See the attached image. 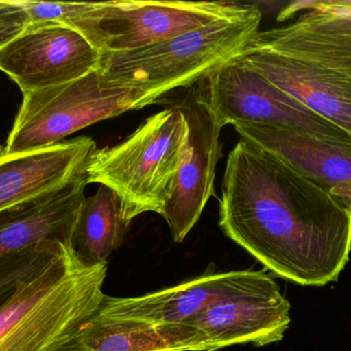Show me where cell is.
Wrapping results in <instances>:
<instances>
[{
    "label": "cell",
    "mask_w": 351,
    "mask_h": 351,
    "mask_svg": "<svg viewBox=\"0 0 351 351\" xmlns=\"http://www.w3.org/2000/svg\"><path fill=\"white\" fill-rule=\"evenodd\" d=\"M262 10L247 3L237 15L131 52L101 53L100 71L149 93L154 102L190 88L247 52L260 32Z\"/></svg>",
    "instance_id": "obj_3"
},
{
    "label": "cell",
    "mask_w": 351,
    "mask_h": 351,
    "mask_svg": "<svg viewBox=\"0 0 351 351\" xmlns=\"http://www.w3.org/2000/svg\"><path fill=\"white\" fill-rule=\"evenodd\" d=\"M58 351H208L191 326L152 324L100 315Z\"/></svg>",
    "instance_id": "obj_17"
},
{
    "label": "cell",
    "mask_w": 351,
    "mask_h": 351,
    "mask_svg": "<svg viewBox=\"0 0 351 351\" xmlns=\"http://www.w3.org/2000/svg\"><path fill=\"white\" fill-rule=\"evenodd\" d=\"M219 227L282 278L337 280L351 252V203L246 139L226 164Z\"/></svg>",
    "instance_id": "obj_1"
},
{
    "label": "cell",
    "mask_w": 351,
    "mask_h": 351,
    "mask_svg": "<svg viewBox=\"0 0 351 351\" xmlns=\"http://www.w3.org/2000/svg\"><path fill=\"white\" fill-rule=\"evenodd\" d=\"M291 305L278 289L221 302L186 324L196 328L208 351L252 343L279 342L291 322Z\"/></svg>",
    "instance_id": "obj_15"
},
{
    "label": "cell",
    "mask_w": 351,
    "mask_h": 351,
    "mask_svg": "<svg viewBox=\"0 0 351 351\" xmlns=\"http://www.w3.org/2000/svg\"><path fill=\"white\" fill-rule=\"evenodd\" d=\"M87 173L66 186L0 211V293L57 243L73 246Z\"/></svg>",
    "instance_id": "obj_8"
},
{
    "label": "cell",
    "mask_w": 351,
    "mask_h": 351,
    "mask_svg": "<svg viewBox=\"0 0 351 351\" xmlns=\"http://www.w3.org/2000/svg\"><path fill=\"white\" fill-rule=\"evenodd\" d=\"M152 104L149 93L100 69L71 83L27 92L1 157L56 145L86 127Z\"/></svg>",
    "instance_id": "obj_5"
},
{
    "label": "cell",
    "mask_w": 351,
    "mask_h": 351,
    "mask_svg": "<svg viewBox=\"0 0 351 351\" xmlns=\"http://www.w3.org/2000/svg\"><path fill=\"white\" fill-rule=\"evenodd\" d=\"M234 127L241 138L272 154L328 192L351 180V141L268 125Z\"/></svg>",
    "instance_id": "obj_16"
},
{
    "label": "cell",
    "mask_w": 351,
    "mask_h": 351,
    "mask_svg": "<svg viewBox=\"0 0 351 351\" xmlns=\"http://www.w3.org/2000/svg\"><path fill=\"white\" fill-rule=\"evenodd\" d=\"M237 1H106L65 22L101 53L131 52L237 15Z\"/></svg>",
    "instance_id": "obj_6"
},
{
    "label": "cell",
    "mask_w": 351,
    "mask_h": 351,
    "mask_svg": "<svg viewBox=\"0 0 351 351\" xmlns=\"http://www.w3.org/2000/svg\"><path fill=\"white\" fill-rule=\"evenodd\" d=\"M108 263L88 265L73 246L47 250L1 295L0 351H58L99 314Z\"/></svg>",
    "instance_id": "obj_2"
},
{
    "label": "cell",
    "mask_w": 351,
    "mask_h": 351,
    "mask_svg": "<svg viewBox=\"0 0 351 351\" xmlns=\"http://www.w3.org/2000/svg\"><path fill=\"white\" fill-rule=\"evenodd\" d=\"M241 57L275 87L351 135L350 77L266 49H248Z\"/></svg>",
    "instance_id": "obj_13"
},
{
    "label": "cell",
    "mask_w": 351,
    "mask_h": 351,
    "mask_svg": "<svg viewBox=\"0 0 351 351\" xmlns=\"http://www.w3.org/2000/svg\"><path fill=\"white\" fill-rule=\"evenodd\" d=\"M199 84L223 128L227 125H268L351 141L349 133L275 87L241 56L226 63Z\"/></svg>",
    "instance_id": "obj_7"
},
{
    "label": "cell",
    "mask_w": 351,
    "mask_h": 351,
    "mask_svg": "<svg viewBox=\"0 0 351 351\" xmlns=\"http://www.w3.org/2000/svg\"><path fill=\"white\" fill-rule=\"evenodd\" d=\"M173 104L186 118L189 135L171 197L161 215L169 227L172 239L182 243L215 195V171L223 149L219 141L223 127L217 123L199 83L189 88L186 95Z\"/></svg>",
    "instance_id": "obj_9"
},
{
    "label": "cell",
    "mask_w": 351,
    "mask_h": 351,
    "mask_svg": "<svg viewBox=\"0 0 351 351\" xmlns=\"http://www.w3.org/2000/svg\"><path fill=\"white\" fill-rule=\"evenodd\" d=\"M97 149L91 137L80 136L28 153L1 157L0 211L58 190L87 173Z\"/></svg>",
    "instance_id": "obj_14"
},
{
    "label": "cell",
    "mask_w": 351,
    "mask_h": 351,
    "mask_svg": "<svg viewBox=\"0 0 351 351\" xmlns=\"http://www.w3.org/2000/svg\"><path fill=\"white\" fill-rule=\"evenodd\" d=\"M129 226L118 195L100 186L82 207L73 234V250L86 264H106L108 256L124 243Z\"/></svg>",
    "instance_id": "obj_18"
},
{
    "label": "cell",
    "mask_w": 351,
    "mask_h": 351,
    "mask_svg": "<svg viewBox=\"0 0 351 351\" xmlns=\"http://www.w3.org/2000/svg\"><path fill=\"white\" fill-rule=\"evenodd\" d=\"M189 126L178 106L147 118L130 136L97 149L87 176L121 200L127 223L145 213L161 215L173 191L188 141Z\"/></svg>",
    "instance_id": "obj_4"
},
{
    "label": "cell",
    "mask_w": 351,
    "mask_h": 351,
    "mask_svg": "<svg viewBox=\"0 0 351 351\" xmlns=\"http://www.w3.org/2000/svg\"><path fill=\"white\" fill-rule=\"evenodd\" d=\"M274 289L278 285L263 271L205 272L138 297L106 295L99 314L145 324L180 326L221 302Z\"/></svg>",
    "instance_id": "obj_10"
},
{
    "label": "cell",
    "mask_w": 351,
    "mask_h": 351,
    "mask_svg": "<svg viewBox=\"0 0 351 351\" xmlns=\"http://www.w3.org/2000/svg\"><path fill=\"white\" fill-rule=\"evenodd\" d=\"M92 3L1 0L0 48L32 28L52 23H65L87 12Z\"/></svg>",
    "instance_id": "obj_19"
},
{
    "label": "cell",
    "mask_w": 351,
    "mask_h": 351,
    "mask_svg": "<svg viewBox=\"0 0 351 351\" xmlns=\"http://www.w3.org/2000/svg\"><path fill=\"white\" fill-rule=\"evenodd\" d=\"M299 11L303 13L293 23L258 32L250 49L304 59L351 79V0L295 3L278 21Z\"/></svg>",
    "instance_id": "obj_12"
},
{
    "label": "cell",
    "mask_w": 351,
    "mask_h": 351,
    "mask_svg": "<svg viewBox=\"0 0 351 351\" xmlns=\"http://www.w3.org/2000/svg\"><path fill=\"white\" fill-rule=\"evenodd\" d=\"M101 52L69 24L28 30L0 48V67L22 93L77 81L100 69Z\"/></svg>",
    "instance_id": "obj_11"
}]
</instances>
